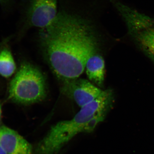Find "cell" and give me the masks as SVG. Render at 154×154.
Masks as SVG:
<instances>
[{
    "mask_svg": "<svg viewBox=\"0 0 154 154\" xmlns=\"http://www.w3.org/2000/svg\"><path fill=\"white\" fill-rule=\"evenodd\" d=\"M94 17L89 2L59 0L55 19L39 30L38 37L45 58L62 82L79 78L90 56L99 51Z\"/></svg>",
    "mask_w": 154,
    "mask_h": 154,
    "instance_id": "obj_1",
    "label": "cell"
},
{
    "mask_svg": "<svg viewBox=\"0 0 154 154\" xmlns=\"http://www.w3.org/2000/svg\"><path fill=\"white\" fill-rule=\"evenodd\" d=\"M113 95L110 90L81 110L70 120L58 122L51 128L35 149V154H57L76 135L84 132L90 121L96 117L105 119L112 106Z\"/></svg>",
    "mask_w": 154,
    "mask_h": 154,
    "instance_id": "obj_2",
    "label": "cell"
},
{
    "mask_svg": "<svg viewBox=\"0 0 154 154\" xmlns=\"http://www.w3.org/2000/svg\"><path fill=\"white\" fill-rule=\"evenodd\" d=\"M47 94L46 79L37 67L23 62L10 82L8 99L22 105L43 101Z\"/></svg>",
    "mask_w": 154,
    "mask_h": 154,
    "instance_id": "obj_3",
    "label": "cell"
},
{
    "mask_svg": "<svg viewBox=\"0 0 154 154\" xmlns=\"http://www.w3.org/2000/svg\"><path fill=\"white\" fill-rule=\"evenodd\" d=\"M59 0H20L19 35L30 28L42 29L55 19L58 12Z\"/></svg>",
    "mask_w": 154,
    "mask_h": 154,
    "instance_id": "obj_4",
    "label": "cell"
},
{
    "mask_svg": "<svg viewBox=\"0 0 154 154\" xmlns=\"http://www.w3.org/2000/svg\"><path fill=\"white\" fill-rule=\"evenodd\" d=\"M62 82V93L80 107L91 103L104 92L88 80L79 78Z\"/></svg>",
    "mask_w": 154,
    "mask_h": 154,
    "instance_id": "obj_5",
    "label": "cell"
},
{
    "mask_svg": "<svg viewBox=\"0 0 154 154\" xmlns=\"http://www.w3.org/2000/svg\"><path fill=\"white\" fill-rule=\"evenodd\" d=\"M0 146L7 154H33V147L16 131L0 126Z\"/></svg>",
    "mask_w": 154,
    "mask_h": 154,
    "instance_id": "obj_6",
    "label": "cell"
},
{
    "mask_svg": "<svg viewBox=\"0 0 154 154\" xmlns=\"http://www.w3.org/2000/svg\"><path fill=\"white\" fill-rule=\"evenodd\" d=\"M89 79L99 87H102L105 80V63L99 51L92 54L87 60L85 68Z\"/></svg>",
    "mask_w": 154,
    "mask_h": 154,
    "instance_id": "obj_7",
    "label": "cell"
},
{
    "mask_svg": "<svg viewBox=\"0 0 154 154\" xmlns=\"http://www.w3.org/2000/svg\"><path fill=\"white\" fill-rule=\"evenodd\" d=\"M152 26V24L134 34L141 48L154 62V27Z\"/></svg>",
    "mask_w": 154,
    "mask_h": 154,
    "instance_id": "obj_8",
    "label": "cell"
},
{
    "mask_svg": "<svg viewBox=\"0 0 154 154\" xmlns=\"http://www.w3.org/2000/svg\"><path fill=\"white\" fill-rule=\"evenodd\" d=\"M17 67L11 50L8 47L0 50V75L9 78L16 71Z\"/></svg>",
    "mask_w": 154,
    "mask_h": 154,
    "instance_id": "obj_9",
    "label": "cell"
},
{
    "mask_svg": "<svg viewBox=\"0 0 154 154\" xmlns=\"http://www.w3.org/2000/svg\"><path fill=\"white\" fill-rule=\"evenodd\" d=\"M17 0H0V6L5 14L10 13L16 4Z\"/></svg>",
    "mask_w": 154,
    "mask_h": 154,
    "instance_id": "obj_10",
    "label": "cell"
},
{
    "mask_svg": "<svg viewBox=\"0 0 154 154\" xmlns=\"http://www.w3.org/2000/svg\"><path fill=\"white\" fill-rule=\"evenodd\" d=\"M0 154H7L1 146H0Z\"/></svg>",
    "mask_w": 154,
    "mask_h": 154,
    "instance_id": "obj_11",
    "label": "cell"
},
{
    "mask_svg": "<svg viewBox=\"0 0 154 154\" xmlns=\"http://www.w3.org/2000/svg\"><path fill=\"white\" fill-rule=\"evenodd\" d=\"M1 114H2V107L0 104V120H1Z\"/></svg>",
    "mask_w": 154,
    "mask_h": 154,
    "instance_id": "obj_12",
    "label": "cell"
}]
</instances>
